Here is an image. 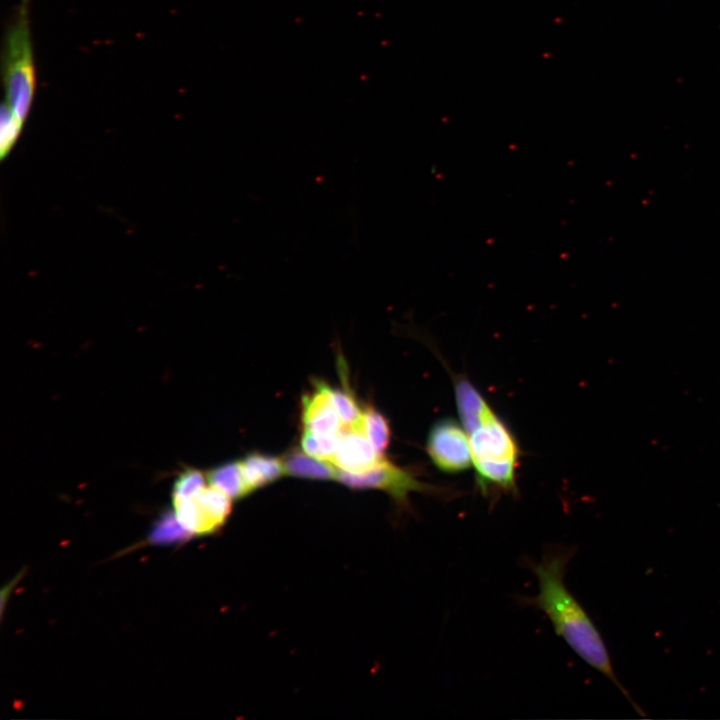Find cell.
I'll list each match as a JSON object with an SVG mask.
<instances>
[{
    "instance_id": "4",
    "label": "cell",
    "mask_w": 720,
    "mask_h": 720,
    "mask_svg": "<svg viewBox=\"0 0 720 720\" xmlns=\"http://www.w3.org/2000/svg\"><path fill=\"white\" fill-rule=\"evenodd\" d=\"M336 480L353 489L382 490L389 494L400 508L409 507V494L412 492L448 495L445 488L420 481L414 471L398 466L385 457L374 467L361 473L338 469Z\"/></svg>"
},
{
    "instance_id": "1",
    "label": "cell",
    "mask_w": 720,
    "mask_h": 720,
    "mask_svg": "<svg viewBox=\"0 0 720 720\" xmlns=\"http://www.w3.org/2000/svg\"><path fill=\"white\" fill-rule=\"evenodd\" d=\"M576 552L575 547H551L538 562L525 560L526 566L538 581L536 596H520L522 607L542 611L553 625L555 633L588 665L607 677L631 703L635 711H644L631 697L615 675L610 655L595 624L564 582L567 565Z\"/></svg>"
},
{
    "instance_id": "12",
    "label": "cell",
    "mask_w": 720,
    "mask_h": 720,
    "mask_svg": "<svg viewBox=\"0 0 720 720\" xmlns=\"http://www.w3.org/2000/svg\"><path fill=\"white\" fill-rule=\"evenodd\" d=\"M326 387L343 426L361 429L363 410L353 393L345 388H334L328 384Z\"/></svg>"
},
{
    "instance_id": "16",
    "label": "cell",
    "mask_w": 720,
    "mask_h": 720,
    "mask_svg": "<svg viewBox=\"0 0 720 720\" xmlns=\"http://www.w3.org/2000/svg\"><path fill=\"white\" fill-rule=\"evenodd\" d=\"M205 486V476L197 469L188 468L176 478L173 486V498H189Z\"/></svg>"
},
{
    "instance_id": "8",
    "label": "cell",
    "mask_w": 720,
    "mask_h": 720,
    "mask_svg": "<svg viewBox=\"0 0 720 720\" xmlns=\"http://www.w3.org/2000/svg\"><path fill=\"white\" fill-rule=\"evenodd\" d=\"M282 462L286 475L310 480H336L338 468H334L327 461L317 459L292 448L287 451Z\"/></svg>"
},
{
    "instance_id": "2",
    "label": "cell",
    "mask_w": 720,
    "mask_h": 720,
    "mask_svg": "<svg viewBox=\"0 0 720 720\" xmlns=\"http://www.w3.org/2000/svg\"><path fill=\"white\" fill-rule=\"evenodd\" d=\"M459 420L470 442L475 482L484 497L517 495L520 446L510 427L464 375L453 376Z\"/></svg>"
},
{
    "instance_id": "5",
    "label": "cell",
    "mask_w": 720,
    "mask_h": 720,
    "mask_svg": "<svg viewBox=\"0 0 720 720\" xmlns=\"http://www.w3.org/2000/svg\"><path fill=\"white\" fill-rule=\"evenodd\" d=\"M425 449L432 464L442 473L454 475L472 466L468 434L455 418L442 417L431 425Z\"/></svg>"
},
{
    "instance_id": "11",
    "label": "cell",
    "mask_w": 720,
    "mask_h": 720,
    "mask_svg": "<svg viewBox=\"0 0 720 720\" xmlns=\"http://www.w3.org/2000/svg\"><path fill=\"white\" fill-rule=\"evenodd\" d=\"M361 429L374 448L383 454L391 439V429L386 417L374 407L366 406L363 409Z\"/></svg>"
},
{
    "instance_id": "10",
    "label": "cell",
    "mask_w": 720,
    "mask_h": 720,
    "mask_svg": "<svg viewBox=\"0 0 720 720\" xmlns=\"http://www.w3.org/2000/svg\"><path fill=\"white\" fill-rule=\"evenodd\" d=\"M207 480L231 499H240L251 493L241 461H231L214 467L207 473Z\"/></svg>"
},
{
    "instance_id": "13",
    "label": "cell",
    "mask_w": 720,
    "mask_h": 720,
    "mask_svg": "<svg viewBox=\"0 0 720 720\" xmlns=\"http://www.w3.org/2000/svg\"><path fill=\"white\" fill-rule=\"evenodd\" d=\"M339 433L319 435L304 429L300 444L302 450L308 455L324 461H331L338 444Z\"/></svg>"
},
{
    "instance_id": "7",
    "label": "cell",
    "mask_w": 720,
    "mask_h": 720,
    "mask_svg": "<svg viewBox=\"0 0 720 720\" xmlns=\"http://www.w3.org/2000/svg\"><path fill=\"white\" fill-rule=\"evenodd\" d=\"M315 390L302 397V423L304 429L319 435L340 432L343 424L329 397L326 383L316 381Z\"/></svg>"
},
{
    "instance_id": "9",
    "label": "cell",
    "mask_w": 720,
    "mask_h": 720,
    "mask_svg": "<svg viewBox=\"0 0 720 720\" xmlns=\"http://www.w3.org/2000/svg\"><path fill=\"white\" fill-rule=\"evenodd\" d=\"M243 474L250 491L262 488L285 474L282 458L249 453L241 460Z\"/></svg>"
},
{
    "instance_id": "3",
    "label": "cell",
    "mask_w": 720,
    "mask_h": 720,
    "mask_svg": "<svg viewBox=\"0 0 720 720\" xmlns=\"http://www.w3.org/2000/svg\"><path fill=\"white\" fill-rule=\"evenodd\" d=\"M29 3L21 0L17 5L5 29L1 54L4 101L24 123L37 87Z\"/></svg>"
},
{
    "instance_id": "6",
    "label": "cell",
    "mask_w": 720,
    "mask_h": 720,
    "mask_svg": "<svg viewBox=\"0 0 720 720\" xmlns=\"http://www.w3.org/2000/svg\"><path fill=\"white\" fill-rule=\"evenodd\" d=\"M384 458L362 429L343 426L339 432L338 444L330 463L349 473L364 472Z\"/></svg>"
},
{
    "instance_id": "15",
    "label": "cell",
    "mask_w": 720,
    "mask_h": 720,
    "mask_svg": "<svg viewBox=\"0 0 720 720\" xmlns=\"http://www.w3.org/2000/svg\"><path fill=\"white\" fill-rule=\"evenodd\" d=\"M191 535L178 521L175 513L166 512L163 514L151 533L155 542H171L179 540L184 536Z\"/></svg>"
},
{
    "instance_id": "14",
    "label": "cell",
    "mask_w": 720,
    "mask_h": 720,
    "mask_svg": "<svg viewBox=\"0 0 720 720\" xmlns=\"http://www.w3.org/2000/svg\"><path fill=\"white\" fill-rule=\"evenodd\" d=\"M24 122L3 101L0 111V155L4 159L16 144Z\"/></svg>"
}]
</instances>
